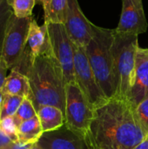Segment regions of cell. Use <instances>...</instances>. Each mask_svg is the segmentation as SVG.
Here are the masks:
<instances>
[{
	"label": "cell",
	"instance_id": "20",
	"mask_svg": "<svg viewBox=\"0 0 148 149\" xmlns=\"http://www.w3.org/2000/svg\"><path fill=\"white\" fill-rule=\"evenodd\" d=\"M36 115H37V110L34 107L32 100L29 97H26L24 99L17 113H15L14 117L17 123L19 126L23 121L30 120L35 117Z\"/></svg>",
	"mask_w": 148,
	"mask_h": 149
},
{
	"label": "cell",
	"instance_id": "15",
	"mask_svg": "<svg viewBox=\"0 0 148 149\" xmlns=\"http://www.w3.org/2000/svg\"><path fill=\"white\" fill-rule=\"evenodd\" d=\"M44 133L58 129L65 123V113L53 106H44L37 110Z\"/></svg>",
	"mask_w": 148,
	"mask_h": 149
},
{
	"label": "cell",
	"instance_id": "13",
	"mask_svg": "<svg viewBox=\"0 0 148 149\" xmlns=\"http://www.w3.org/2000/svg\"><path fill=\"white\" fill-rule=\"evenodd\" d=\"M147 98H148V55L146 48L139 47L133 82L128 100L134 108Z\"/></svg>",
	"mask_w": 148,
	"mask_h": 149
},
{
	"label": "cell",
	"instance_id": "10",
	"mask_svg": "<svg viewBox=\"0 0 148 149\" xmlns=\"http://www.w3.org/2000/svg\"><path fill=\"white\" fill-rule=\"evenodd\" d=\"M92 24L81 10L78 0H67L65 19L63 24L75 45L85 48L92 37Z\"/></svg>",
	"mask_w": 148,
	"mask_h": 149
},
{
	"label": "cell",
	"instance_id": "4",
	"mask_svg": "<svg viewBox=\"0 0 148 149\" xmlns=\"http://www.w3.org/2000/svg\"><path fill=\"white\" fill-rule=\"evenodd\" d=\"M139 47L138 35L120 33L114 29L112 52L116 83L115 97L122 100L129 98Z\"/></svg>",
	"mask_w": 148,
	"mask_h": 149
},
{
	"label": "cell",
	"instance_id": "11",
	"mask_svg": "<svg viewBox=\"0 0 148 149\" xmlns=\"http://www.w3.org/2000/svg\"><path fill=\"white\" fill-rule=\"evenodd\" d=\"M49 53H52V49L47 24L44 23L42 25H39L33 17L29 29L24 53L19 65L13 69L21 72L26 65L32 63L37 57Z\"/></svg>",
	"mask_w": 148,
	"mask_h": 149
},
{
	"label": "cell",
	"instance_id": "31",
	"mask_svg": "<svg viewBox=\"0 0 148 149\" xmlns=\"http://www.w3.org/2000/svg\"><path fill=\"white\" fill-rule=\"evenodd\" d=\"M146 51H147V53L148 55V48H146Z\"/></svg>",
	"mask_w": 148,
	"mask_h": 149
},
{
	"label": "cell",
	"instance_id": "26",
	"mask_svg": "<svg viewBox=\"0 0 148 149\" xmlns=\"http://www.w3.org/2000/svg\"><path fill=\"white\" fill-rule=\"evenodd\" d=\"M133 149H148V134L145 137V139L140 144H138Z\"/></svg>",
	"mask_w": 148,
	"mask_h": 149
},
{
	"label": "cell",
	"instance_id": "2",
	"mask_svg": "<svg viewBox=\"0 0 148 149\" xmlns=\"http://www.w3.org/2000/svg\"><path fill=\"white\" fill-rule=\"evenodd\" d=\"M30 81L31 93L36 110L44 106H53L65 113V82L60 65L53 53L42 54L22 71Z\"/></svg>",
	"mask_w": 148,
	"mask_h": 149
},
{
	"label": "cell",
	"instance_id": "14",
	"mask_svg": "<svg viewBox=\"0 0 148 149\" xmlns=\"http://www.w3.org/2000/svg\"><path fill=\"white\" fill-rule=\"evenodd\" d=\"M2 92L3 94L17 95L24 98L29 97L31 86L28 77L17 69H11L5 79Z\"/></svg>",
	"mask_w": 148,
	"mask_h": 149
},
{
	"label": "cell",
	"instance_id": "25",
	"mask_svg": "<svg viewBox=\"0 0 148 149\" xmlns=\"http://www.w3.org/2000/svg\"><path fill=\"white\" fill-rule=\"evenodd\" d=\"M33 144H27V145H22L18 142H12L10 145L6 146L5 148L2 149H31Z\"/></svg>",
	"mask_w": 148,
	"mask_h": 149
},
{
	"label": "cell",
	"instance_id": "21",
	"mask_svg": "<svg viewBox=\"0 0 148 149\" xmlns=\"http://www.w3.org/2000/svg\"><path fill=\"white\" fill-rule=\"evenodd\" d=\"M17 129L18 124L17 123L14 115L0 120V130L14 142H18Z\"/></svg>",
	"mask_w": 148,
	"mask_h": 149
},
{
	"label": "cell",
	"instance_id": "5",
	"mask_svg": "<svg viewBox=\"0 0 148 149\" xmlns=\"http://www.w3.org/2000/svg\"><path fill=\"white\" fill-rule=\"evenodd\" d=\"M32 19V16L17 17L13 11L8 19L0 55L10 70L16 68L23 58Z\"/></svg>",
	"mask_w": 148,
	"mask_h": 149
},
{
	"label": "cell",
	"instance_id": "29",
	"mask_svg": "<svg viewBox=\"0 0 148 149\" xmlns=\"http://www.w3.org/2000/svg\"><path fill=\"white\" fill-rule=\"evenodd\" d=\"M31 149H42V148L38 145V143H35V144H33V146L31 147Z\"/></svg>",
	"mask_w": 148,
	"mask_h": 149
},
{
	"label": "cell",
	"instance_id": "3",
	"mask_svg": "<svg viewBox=\"0 0 148 149\" xmlns=\"http://www.w3.org/2000/svg\"><path fill=\"white\" fill-rule=\"evenodd\" d=\"M92 37L85 50L98 84L109 100L116 94L112 52L114 29H107L92 24Z\"/></svg>",
	"mask_w": 148,
	"mask_h": 149
},
{
	"label": "cell",
	"instance_id": "30",
	"mask_svg": "<svg viewBox=\"0 0 148 149\" xmlns=\"http://www.w3.org/2000/svg\"><path fill=\"white\" fill-rule=\"evenodd\" d=\"M3 2H4V0H0V5H1Z\"/></svg>",
	"mask_w": 148,
	"mask_h": 149
},
{
	"label": "cell",
	"instance_id": "12",
	"mask_svg": "<svg viewBox=\"0 0 148 149\" xmlns=\"http://www.w3.org/2000/svg\"><path fill=\"white\" fill-rule=\"evenodd\" d=\"M148 23L142 0H122V10L115 31L120 33L143 34L147 31Z\"/></svg>",
	"mask_w": 148,
	"mask_h": 149
},
{
	"label": "cell",
	"instance_id": "17",
	"mask_svg": "<svg viewBox=\"0 0 148 149\" xmlns=\"http://www.w3.org/2000/svg\"><path fill=\"white\" fill-rule=\"evenodd\" d=\"M67 9V0H50L44 12V23L64 24Z\"/></svg>",
	"mask_w": 148,
	"mask_h": 149
},
{
	"label": "cell",
	"instance_id": "18",
	"mask_svg": "<svg viewBox=\"0 0 148 149\" xmlns=\"http://www.w3.org/2000/svg\"><path fill=\"white\" fill-rule=\"evenodd\" d=\"M24 99V98L21 96L3 94L0 113V120H3L9 116L15 115Z\"/></svg>",
	"mask_w": 148,
	"mask_h": 149
},
{
	"label": "cell",
	"instance_id": "6",
	"mask_svg": "<svg viewBox=\"0 0 148 149\" xmlns=\"http://www.w3.org/2000/svg\"><path fill=\"white\" fill-rule=\"evenodd\" d=\"M94 109L76 82L65 85V125L73 130L89 134Z\"/></svg>",
	"mask_w": 148,
	"mask_h": 149
},
{
	"label": "cell",
	"instance_id": "9",
	"mask_svg": "<svg viewBox=\"0 0 148 149\" xmlns=\"http://www.w3.org/2000/svg\"><path fill=\"white\" fill-rule=\"evenodd\" d=\"M37 143L42 149H96L90 133L73 130L65 124L58 129L44 133Z\"/></svg>",
	"mask_w": 148,
	"mask_h": 149
},
{
	"label": "cell",
	"instance_id": "8",
	"mask_svg": "<svg viewBox=\"0 0 148 149\" xmlns=\"http://www.w3.org/2000/svg\"><path fill=\"white\" fill-rule=\"evenodd\" d=\"M53 56L61 67L65 85L75 81L74 46L63 24L46 23Z\"/></svg>",
	"mask_w": 148,
	"mask_h": 149
},
{
	"label": "cell",
	"instance_id": "7",
	"mask_svg": "<svg viewBox=\"0 0 148 149\" xmlns=\"http://www.w3.org/2000/svg\"><path fill=\"white\" fill-rule=\"evenodd\" d=\"M75 81L90 105L96 109L108 100L98 84L84 47L74 46Z\"/></svg>",
	"mask_w": 148,
	"mask_h": 149
},
{
	"label": "cell",
	"instance_id": "22",
	"mask_svg": "<svg viewBox=\"0 0 148 149\" xmlns=\"http://www.w3.org/2000/svg\"><path fill=\"white\" fill-rule=\"evenodd\" d=\"M135 116L145 133L148 134V98L143 100L134 107Z\"/></svg>",
	"mask_w": 148,
	"mask_h": 149
},
{
	"label": "cell",
	"instance_id": "16",
	"mask_svg": "<svg viewBox=\"0 0 148 149\" xmlns=\"http://www.w3.org/2000/svg\"><path fill=\"white\" fill-rule=\"evenodd\" d=\"M44 131L41 127L40 120L36 115L35 117L23 121L17 129L18 143L22 145L35 144L41 138Z\"/></svg>",
	"mask_w": 148,
	"mask_h": 149
},
{
	"label": "cell",
	"instance_id": "28",
	"mask_svg": "<svg viewBox=\"0 0 148 149\" xmlns=\"http://www.w3.org/2000/svg\"><path fill=\"white\" fill-rule=\"evenodd\" d=\"M3 93L2 92V90H0V113H1V107H2V101H3Z\"/></svg>",
	"mask_w": 148,
	"mask_h": 149
},
{
	"label": "cell",
	"instance_id": "27",
	"mask_svg": "<svg viewBox=\"0 0 148 149\" xmlns=\"http://www.w3.org/2000/svg\"><path fill=\"white\" fill-rule=\"evenodd\" d=\"M35 3L36 4H40L43 6V9L44 10L47 9L48 5H49V3H50V0H35Z\"/></svg>",
	"mask_w": 148,
	"mask_h": 149
},
{
	"label": "cell",
	"instance_id": "1",
	"mask_svg": "<svg viewBox=\"0 0 148 149\" xmlns=\"http://www.w3.org/2000/svg\"><path fill=\"white\" fill-rule=\"evenodd\" d=\"M89 133L96 149H133L147 135L129 100L118 97L94 109Z\"/></svg>",
	"mask_w": 148,
	"mask_h": 149
},
{
	"label": "cell",
	"instance_id": "23",
	"mask_svg": "<svg viewBox=\"0 0 148 149\" xmlns=\"http://www.w3.org/2000/svg\"><path fill=\"white\" fill-rule=\"evenodd\" d=\"M11 13H12V9L7 4V3L4 0V2L0 5V54L2 51V45L4 38V32H5L7 22Z\"/></svg>",
	"mask_w": 148,
	"mask_h": 149
},
{
	"label": "cell",
	"instance_id": "24",
	"mask_svg": "<svg viewBox=\"0 0 148 149\" xmlns=\"http://www.w3.org/2000/svg\"><path fill=\"white\" fill-rule=\"evenodd\" d=\"M8 66L3 57L0 55V90H2L5 79L7 77V71H8Z\"/></svg>",
	"mask_w": 148,
	"mask_h": 149
},
{
	"label": "cell",
	"instance_id": "19",
	"mask_svg": "<svg viewBox=\"0 0 148 149\" xmlns=\"http://www.w3.org/2000/svg\"><path fill=\"white\" fill-rule=\"evenodd\" d=\"M17 17L32 16V10L36 4L35 0H5Z\"/></svg>",
	"mask_w": 148,
	"mask_h": 149
}]
</instances>
